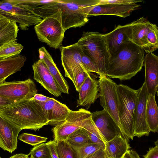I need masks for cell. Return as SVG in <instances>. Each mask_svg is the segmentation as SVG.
Segmentation results:
<instances>
[{"instance_id":"6da1fadb","label":"cell","mask_w":158,"mask_h":158,"mask_svg":"<svg viewBox=\"0 0 158 158\" xmlns=\"http://www.w3.org/2000/svg\"><path fill=\"white\" fill-rule=\"evenodd\" d=\"M144 51L131 41L121 45L110 58L106 75L121 81L131 79L140 71Z\"/></svg>"},{"instance_id":"7a4b0ae2","label":"cell","mask_w":158,"mask_h":158,"mask_svg":"<svg viewBox=\"0 0 158 158\" xmlns=\"http://www.w3.org/2000/svg\"><path fill=\"white\" fill-rule=\"evenodd\" d=\"M0 115L21 130L36 131L49 123L41 106L32 98L10 105L1 110Z\"/></svg>"},{"instance_id":"3957f363","label":"cell","mask_w":158,"mask_h":158,"mask_svg":"<svg viewBox=\"0 0 158 158\" xmlns=\"http://www.w3.org/2000/svg\"><path fill=\"white\" fill-rule=\"evenodd\" d=\"M101 0H53L46 8L48 16L60 10L65 31L71 28L81 27L88 21V15Z\"/></svg>"},{"instance_id":"277c9868","label":"cell","mask_w":158,"mask_h":158,"mask_svg":"<svg viewBox=\"0 0 158 158\" xmlns=\"http://www.w3.org/2000/svg\"><path fill=\"white\" fill-rule=\"evenodd\" d=\"M34 0H4L0 1V15L9 20L18 23L22 30L36 25L43 20L34 13Z\"/></svg>"},{"instance_id":"5b68a950","label":"cell","mask_w":158,"mask_h":158,"mask_svg":"<svg viewBox=\"0 0 158 158\" xmlns=\"http://www.w3.org/2000/svg\"><path fill=\"white\" fill-rule=\"evenodd\" d=\"M118 111L120 124L128 140L134 137L138 90L122 84L117 85Z\"/></svg>"},{"instance_id":"8992f818","label":"cell","mask_w":158,"mask_h":158,"mask_svg":"<svg viewBox=\"0 0 158 158\" xmlns=\"http://www.w3.org/2000/svg\"><path fill=\"white\" fill-rule=\"evenodd\" d=\"M77 43L96 64L99 76L106 75L110 56L103 34L98 32H84Z\"/></svg>"},{"instance_id":"52a82bcc","label":"cell","mask_w":158,"mask_h":158,"mask_svg":"<svg viewBox=\"0 0 158 158\" xmlns=\"http://www.w3.org/2000/svg\"><path fill=\"white\" fill-rule=\"evenodd\" d=\"M34 29L39 41L55 49L60 47L65 31L62 25L60 10L43 19L35 26Z\"/></svg>"},{"instance_id":"ba28073f","label":"cell","mask_w":158,"mask_h":158,"mask_svg":"<svg viewBox=\"0 0 158 158\" xmlns=\"http://www.w3.org/2000/svg\"><path fill=\"white\" fill-rule=\"evenodd\" d=\"M98 81L100 104L103 110L110 114L117 124L122 135L126 138L122 129L118 116L116 91L117 84L106 75L99 76Z\"/></svg>"},{"instance_id":"9c48e42d","label":"cell","mask_w":158,"mask_h":158,"mask_svg":"<svg viewBox=\"0 0 158 158\" xmlns=\"http://www.w3.org/2000/svg\"><path fill=\"white\" fill-rule=\"evenodd\" d=\"M37 92L35 84L30 79L0 84V96L15 102L30 99Z\"/></svg>"},{"instance_id":"30bf717a","label":"cell","mask_w":158,"mask_h":158,"mask_svg":"<svg viewBox=\"0 0 158 158\" xmlns=\"http://www.w3.org/2000/svg\"><path fill=\"white\" fill-rule=\"evenodd\" d=\"M91 113L82 108L75 111L71 110L64 122L52 129L54 140L56 142L66 140L72 133L82 127L85 120L91 116Z\"/></svg>"},{"instance_id":"8fae6325","label":"cell","mask_w":158,"mask_h":158,"mask_svg":"<svg viewBox=\"0 0 158 158\" xmlns=\"http://www.w3.org/2000/svg\"><path fill=\"white\" fill-rule=\"evenodd\" d=\"M61 64L65 77L72 81L78 73L86 71L81 63V48L75 43L71 45L60 47Z\"/></svg>"},{"instance_id":"7c38bea8","label":"cell","mask_w":158,"mask_h":158,"mask_svg":"<svg viewBox=\"0 0 158 158\" xmlns=\"http://www.w3.org/2000/svg\"><path fill=\"white\" fill-rule=\"evenodd\" d=\"M138 90L134 136L139 138L148 136L150 131L146 121V106L148 94L144 82Z\"/></svg>"},{"instance_id":"4fadbf2b","label":"cell","mask_w":158,"mask_h":158,"mask_svg":"<svg viewBox=\"0 0 158 158\" xmlns=\"http://www.w3.org/2000/svg\"><path fill=\"white\" fill-rule=\"evenodd\" d=\"M35 101L41 106L48 124L52 126L64 122L71 110L66 105L52 98L45 102Z\"/></svg>"},{"instance_id":"5bb4252c","label":"cell","mask_w":158,"mask_h":158,"mask_svg":"<svg viewBox=\"0 0 158 158\" xmlns=\"http://www.w3.org/2000/svg\"><path fill=\"white\" fill-rule=\"evenodd\" d=\"M91 118L106 142L121 134L114 120L104 110L91 113Z\"/></svg>"},{"instance_id":"9a60e30c","label":"cell","mask_w":158,"mask_h":158,"mask_svg":"<svg viewBox=\"0 0 158 158\" xmlns=\"http://www.w3.org/2000/svg\"><path fill=\"white\" fill-rule=\"evenodd\" d=\"M21 130L0 115V148L11 153L17 148L18 137Z\"/></svg>"},{"instance_id":"2e32d148","label":"cell","mask_w":158,"mask_h":158,"mask_svg":"<svg viewBox=\"0 0 158 158\" xmlns=\"http://www.w3.org/2000/svg\"><path fill=\"white\" fill-rule=\"evenodd\" d=\"M32 67L35 80L55 97L61 95L62 93L54 79L41 60L34 62Z\"/></svg>"},{"instance_id":"e0dca14e","label":"cell","mask_w":158,"mask_h":158,"mask_svg":"<svg viewBox=\"0 0 158 158\" xmlns=\"http://www.w3.org/2000/svg\"><path fill=\"white\" fill-rule=\"evenodd\" d=\"M140 5L137 4H98L90 11L88 17L98 15H113L126 18Z\"/></svg>"},{"instance_id":"ac0fdd59","label":"cell","mask_w":158,"mask_h":158,"mask_svg":"<svg viewBox=\"0 0 158 158\" xmlns=\"http://www.w3.org/2000/svg\"><path fill=\"white\" fill-rule=\"evenodd\" d=\"M131 32L130 23L124 25H118L112 31L103 34L110 56L122 44L130 41Z\"/></svg>"},{"instance_id":"d6986e66","label":"cell","mask_w":158,"mask_h":158,"mask_svg":"<svg viewBox=\"0 0 158 158\" xmlns=\"http://www.w3.org/2000/svg\"><path fill=\"white\" fill-rule=\"evenodd\" d=\"M145 81L148 95L155 96L158 92V56L152 53L144 58Z\"/></svg>"},{"instance_id":"ffe728a7","label":"cell","mask_w":158,"mask_h":158,"mask_svg":"<svg viewBox=\"0 0 158 158\" xmlns=\"http://www.w3.org/2000/svg\"><path fill=\"white\" fill-rule=\"evenodd\" d=\"M77 107L89 108L99 97V82L89 75L81 85L79 91Z\"/></svg>"},{"instance_id":"44dd1931","label":"cell","mask_w":158,"mask_h":158,"mask_svg":"<svg viewBox=\"0 0 158 158\" xmlns=\"http://www.w3.org/2000/svg\"><path fill=\"white\" fill-rule=\"evenodd\" d=\"M40 59L46 66L53 77L61 93L68 94L69 86L60 72L52 56L44 47L39 48Z\"/></svg>"},{"instance_id":"7402d4cb","label":"cell","mask_w":158,"mask_h":158,"mask_svg":"<svg viewBox=\"0 0 158 158\" xmlns=\"http://www.w3.org/2000/svg\"><path fill=\"white\" fill-rule=\"evenodd\" d=\"M149 21L142 17L131 23L130 41L142 48L148 53V44L147 38L148 24Z\"/></svg>"},{"instance_id":"603a6c76","label":"cell","mask_w":158,"mask_h":158,"mask_svg":"<svg viewBox=\"0 0 158 158\" xmlns=\"http://www.w3.org/2000/svg\"><path fill=\"white\" fill-rule=\"evenodd\" d=\"M26 59L22 55L0 59V84L5 82L9 76L20 71Z\"/></svg>"},{"instance_id":"cb8c5ba5","label":"cell","mask_w":158,"mask_h":158,"mask_svg":"<svg viewBox=\"0 0 158 158\" xmlns=\"http://www.w3.org/2000/svg\"><path fill=\"white\" fill-rule=\"evenodd\" d=\"M105 147L109 156L113 158H122L131 148L128 140L121 133L106 142Z\"/></svg>"},{"instance_id":"d4e9b609","label":"cell","mask_w":158,"mask_h":158,"mask_svg":"<svg viewBox=\"0 0 158 158\" xmlns=\"http://www.w3.org/2000/svg\"><path fill=\"white\" fill-rule=\"evenodd\" d=\"M146 121L150 131L157 132L158 131V108L155 96L148 95L146 111Z\"/></svg>"},{"instance_id":"484cf974","label":"cell","mask_w":158,"mask_h":158,"mask_svg":"<svg viewBox=\"0 0 158 158\" xmlns=\"http://www.w3.org/2000/svg\"><path fill=\"white\" fill-rule=\"evenodd\" d=\"M19 30L17 23L11 21L0 30V48L9 43L17 41Z\"/></svg>"},{"instance_id":"4316f807","label":"cell","mask_w":158,"mask_h":158,"mask_svg":"<svg viewBox=\"0 0 158 158\" xmlns=\"http://www.w3.org/2000/svg\"><path fill=\"white\" fill-rule=\"evenodd\" d=\"M82 127L86 131L91 143L105 146L106 141L92 120L91 116L85 120Z\"/></svg>"},{"instance_id":"83f0119b","label":"cell","mask_w":158,"mask_h":158,"mask_svg":"<svg viewBox=\"0 0 158 158\" xmlns=\"http://www.w3.org/2000/svg\"><path fill=\"white\" fill-rule=\"evenodd\" d=\"M66 141L72 146L78 147L91 143L89 137L85 130L81 127L72 133Z\"/></svg>"},{"instance_id":"f1b7e54d","label":"cell","mask_w":158,"mask_h":158,"mask_svg":"<svg viewBox=\"0 0 158 158\" xmlns=\"http://www.w3.org/2000/svg\"><path fill=\"white\" fill-rule=\"evenodd\" d=\"M23 48V46L17 42H12L0 48V59L13 57L19 55Z\"/></svg>"},{"instance_id":"f546056e","label":"cell","mask_w":158,"mask_h":158,"mask_svg":"<svg viewBox=\"0 0 158 158\" xmlns=\"http://www.w3.org/2000/svg\"><path fill=\"white\" fill-rule=\"evenodd\" d=\"M72 147L75 152L76 158H86L97 151L105 147V146L90 143L79 146Z\"/></svg>"},{"instance_id":"4dcf8cb0","label":"cell","mask_w":158,"mask_h":158,"mask_svg":"<svg viewBox=\"0 0 158 158\" xmlns=\"http://www.w3.org/2000/svg\"><path fill=\"white\" fill-rule=\"evenodd\" d=\"M147 38L148 53H152L158 48V29L156 24L150 22L148 24Z\"/></svg>"},{"instance_id":"1f68e13d","label":"cell","mask_w":158,"mask_h":158,"mask_svg":"<svg viewBox=\"0 0 158 158\" xmlns=\"http://www.w3.org/2000/svg\"><path fill=\"white\" fill-rule=\"evenodd\" d=\"M56 149L59 158H76L73 149L66 140L57 142Z\"/></svg>"},{"instance_id":"d6a6232c","label":"cell","mask_w":158,"mask_h":158,"mask_svg":"<svg viewBox=\"0 0 158 158\" xmlns=\"http://www.w3.org/2000/svg\"><path fill=\"white\" fill-rule=\"evenodd\" d=\"M28 155H32L35 158H52L47 143L35 146Z\"/></svg>"},{"instance_id":"836d02e7","label":"cell","mask_w":158,"mask_h":158,"mask_svg":"<svg viewBox=\"0 0 158 158\" xmlns=\"http://www.w3.org/2000/svg\"><path fill=\"white\" fill-rule=\"evenodd\" d=\"M18 139L25 143L35 146L46 142L48 138L29 133H23L19 136Z\"/></svg>"},{"instance_id":"e575fe53","label":"cell","mask_w":158,"mask_h":158,"mask_svg":"<svg viewBox=\"0 0 158 158\" xmlns=\"http://www.w3.org/2000/svg\"><path fill=\"white\" fill-rule=\"evenodd\" d=\"M81 63L85 70L88 73L94 72L99 75L98 68L94 62L83 52L81 55Z\"/></svg>"},{"instance_id":"d590c367","label":"cell","mask_w":158,"mask_h":158,"mask_svg":"<svg viewBox=\"0 0 158 158\" xmlns=\"http://www.w3.org/2000/svg\"><path fill=\"white\" fill-rule=\"evenodd\" d=\"M90 73L85 71L78 73L74 77L72 82L77 91H79L81 85Z\"/></svg>"},{"instance_id":"8d00e7d4","label":"cell","mask_w":158,"mask_h":158,"mask_svg":"<svg viewBox=\"0 0 158 158\" xmlns=\"http://www.w3.org/2000/svg\"><path fill=\"white\" fill-rule=\"evenodd\" d=\"M142 2L141 0H101L99 4H136Z\"/></svg>"},{"instance_id":"74e56055","label":"cell","mask_w":158,"mask_h":158,"mask_svg":"<svg viewBox=\"0 0 158 158\" xmlns=\"http://www.w3.org/2000/svg\"><path fill=\"white\" fill-rule=\"evenodd\" d=\"M155 146L149 148L147 153L143 155V158H158V140L155 142Z\"/></svg>"},{"instance_id":"f35d334b","label":"cell","mask_w":158,"mask_h":158,"mask_svg":"<svg viewBox=\"0 0 158 158\" xmlns=\"http://www.w3.org/2000/svg\"><path fill=\"white\" fill-rule=\"evenodd\" d=\"M50 155L52 158H59L56 149V142L54 140L47 143Z\"/></svg>"},{"instance_id":"ab89813d","label":"cell","mask_w":158,"mask_h":158,"mask_svg":"<svg viewBox=\"0 0 158 158\" xmlns=\"http://www.w3.org/2000/svg\"><path fill=\"white\" fill-rule=\"evenodd\" d=\"M105 147H103L89 155L86 158H104Z\"/></svg>"},{"instance_id":"60d3db41","label":"cell","mask_w":158,"mask_h":158,"mask_svg":"<svg viewBox=\"0 0 158 158\" xmlns=\"http://www.w3.org/2000/svg\"><path fill=\"white\" fill-rule=\"evenodd\" d=\"M16 102L0 96V111Z\"/></svg>"},{"instance_id":"b9f144b4","label":"cell","mask_w":158,"mask_h":158,"mask_svg":"<svg viewBox=\"0 0 158 158\" xmlns=\"http://www.w3.org/2000/svg\"><path fill=\"white\" fill-rule=\"evenodd\" d=\"M124 158H140L139 155L135 151L129 150L123 156Z\"/></svg>"},{"instance_id":"7bdbcfd3","label":"cell","mask_w":158,"mask_h":158,"mask_svg":"<svg viewBox=\"0 0 158 158\" xmlns=\"http://www.w3.org/2000/svg\"><path fill=\"white\" fill-rule=\"evenodd\" d=\"M50 98L45 96L42 94H36L32 98L39 102H45L48 100Z\"/></svg>"},{"instance_id":"ee69618b","label":"cell","mask_w":158,"mask_h":158,"mask_svg":"<svg viewBox=\"0 0 158 158\" xmlns=\"http://www.w3.org/2000/svg\"><path fill=\"white\" fill-rule=\"evenodd\" d=\"M10 20L6 18L0 19V30L7 25Z\"/></svg>"},{"instance_id":"f6af8a7d","label":"cell","mask_w":158,"mask_h":158,"mask_svg":"<svg viewBox=\"0 0 158 158\" xmlns=\"http://www.w3.org/2000/svg\"><path fill=\"white\" fill-rule=\"evenodd\" d=\"M28 156V155L19 153L14 155L10 158H29Z\"/></svg>"},{"instance_id":"bcb514c9","label":"cell","mask_w":158,"mask_h":158,"mask_svg":"<svg viewBox=\"0 0 158 158\" xmlns=\"http://www.w3.org/2000/svg\"><path fill=\"white\" fill-rule=\"evenodd\" d=\"M104 158H109L108 153L105 147V152Z\"/></svg>"},{"instance_id":"7dc6e473","label":"cell","mask_w":158,"mask_h":158,"mask_svg":"<svg viewBox=\"0 0 158 158\" xmlns=\"http://www.w3.org/2000/svg\"><path fill=\"white\" fill-rule=\"evenodd\" d=\"M4 18L2 16H1V15H0V19H2V18Z\"/></svg>"},{"instance_id":"c3c4849f","label":"cell","mask_w":158,"mask_h":158,"mask_svg":"<svg viewBox=\"0 0 158 158\" xmlns=\"http://www.w3.org/2000/svg\"><path fill=\"white\" fill-rule=\"evenodd\" d=\"M29 158H35L33 156L31 155L30 157H29Z\"/></svg>"},{"instance_id":"681fc988","label":"cell","mask_w":158,"mask_h":158,"mask_svg":"<svg viewBox=\"0 0 158 158\" xmlns=\"http://www.w3.org/2000/svg\"><path fill=\"white\" fill-rule=\"evenodd\" d=\"M108 156H109V158H113L112 157H111L110 156H109V154H108Z\"/></svg>"},{"instance_id":"f907efd6","label":"cell","mask_w":158,"mask_h":158,"mask_svg":"<svg viewBox=\"0 0 158 158\" xmlns=\"http://www.w3.org/2000/svg\"><path fill=\"white\" fill-rule=\"evenodd\" d=\"M123 156L122 158H124Z\"/></svg>"},{"instance_id":"816d5d0a","label":"cell","mask_w":158,"mask_h":158,"mask_svg":"<svg viewBox=\"0 0 158 158\" xmlns=\"http://www.w3.org/2000/svg\"><path fill=\"white\" fill-rule=\"evenodd\" d=\"M0 158H1V157H0Z\"/></svg>"}]
</instances>
